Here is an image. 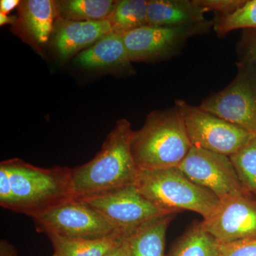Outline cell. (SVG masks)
<instances>
[{"instance_id": "6da1fadb", "label": "cell", "mask_w": 256, "mask_h": 256, "mask_svg": "<svg viewBox=\"0 0 256 256\" xmlns=\"http://www.w3.org/2000/svg\"><path fill=\"white\" fill-rule=\"evenodd\" d=\"M134 131L126 119L116 122L90 161L72 169L74 198L136 185L139 173L132 152Z\"/></svg>"}, {"instance_id": "7a4b0ae2", "label": "cell", "mask_w": 256, "mask_h": 256, "mask_svg": "<svg viewBox=\"0 0 256 256\" xmlns=\"http://www.w3.org/2000/svg\"><path fill=\"white\" fill-rule=\"evenodd\" d=\"M9 173L12 200L8 210L34 216L74 198L72 169L41 168L12 159L2 162Z\"/></svg>"}, {"instance_id": "3957f363", "label": "cell", "mask_w": 256, "mask_h": 256, "mask_svg": "<svg viewBox=\"0 0 256 256\" xmlns=\"http://www.w3.org/2000/svg\"><path fill=\"white\" fill-rule=\"evenodd\" d=\"M182 114L174 106L148 114L134 131L133 158L139 170L178 168L192 148Z\"/></svg>"}, {"instance_id": "277c9868", "label": "cell", "mask_w": 256, "mask_h": 256, "mask_svg": "<svg viewBox=\"0 0 256 256\" xmlns=\"http://www.w3.org/2000/svg\"><path fill=\"white\" fill-rule=\"evenodd\" d=\"M136 186L154 206L174 214L191 210L206 220L220 204L214 194L194 183L178 168L139 170Z\"/></svg>"}, {"instance_id": "5b68a950", "label": "cell", "mask_w": 256, "mask_h": 256, "mask_svg": "<svg viewBox=\"0 0 256 256\" xmlns=\"http://www.w3.org/2000/svg\"><path fill=\"white\" fill-rule=\"evenodd\" d=\"M37 232L70 239H102L126 235L79 198H70L32 217Z\"/></svg>"}, {"instance_id": "8992f818", "label": "cell", "mask_w": 256, "mask_h": 256, "mask_svg": "<svg viewBox=\"0 0 256 256\" xmlns=\"http://www.w3.org/2000/svg\"><path fill=\"white\" fill-rule=\"evenodd\" d=\"M182 114L192 146L230 156L254 137V133L183 100L175 101Z\"/></svg>"}, {"instance_id": "52a82bcc", "label": "cell", "mask_w": 256, "mask_h": 256, "mask_svg": "<svg viewBox=\"0 0 256 256\" xmlns=\"http://www.w3.org/2000/svg\"><path fill=\"white\" fill-rule=\"evenodd\" d=\"M78 198L99 212L109 223L126 235L160 216L174 214L152 204L140 193L136 185Z\"/></svg>"}, {"instance_id": "ba28073f", "label": "cell", "mask_w": 256, "mask_h": 256, "mask_svg": "<svg viewBox=\"0 0 256 256\" xmlns=\"http://www.w3.org/2000/svg\"><path fill=\"white\" fill-rule=\"evenodd\" d=\"M178 168L220 201L248 193L242 188L230 156L192 146Z\"/></svg>"}, {"instance_id": "9c48e42d", "label": "cell", "mask_w": 256, "mask_h": 256, "mask_svg": "<svg viewBox=\"0 0 256 256\" xmlns=\"http://www.w3.org/2000/svg\"><path fill=\"white\" fill-rule=\"evenodd\" d=\"M202 226L220 244L256 238V198L249 193L220 201Z\"/></svg>"}, {"instance_id": "30bf717a", "label": "cell", "mask_w": 256, "mask_h": 256, "mask_svg": "<svg viewBox=\"0 0 256 256\" xmlns=\"http://www.w3.org/2000/svg\"><path fill=\"white\" fill-rule=\"evenodd\" d=\"M198 107L256 134V92L244 76L238 75L223 90L202 100Z\"/></svg>"}, {"instance_id": "8fae6325", "label": "cell", "mask_w": 256, "mask_h": 256, "mask_svg": "<svg viewBox=\"0 0 256 256\" xmlns=\"http://www.w3.org/2000/svg\"><path fill=\"white\" fill-rule=\"evenodd\" d=\"M202 24L178 28L146 25L121 35L131 62H140L168 54L192 34L198 32L197 28Z\"/></svg>"}, {"instance_id": "7c38bea8", "label": "cell", "mask_w": 256, "mask_h": 256, "mask_svg": "<svg viewBox=\"0 0 256 256\" xmlns=\"http://www.w3.org/2000/svg\"><path fill=\"white\" fill-rule=\"evenodd\" d=\"M114 32L108 20L70 21L62 20L57 24L54 36L56 50L60 58L67 60L74 54L92 46L100 38Z\"/></svg>"}, {"instance_id": "4fadbf2b", "label": "cell", "mask_w": 256, "mask_h": 256, "mask_svg": "<svg viewBox=\"0 0 256 256\" xmlns=\"http://www.w3.org/2000/svg\"><path fill=\"white\" fill-rule=\"evenodd\" d=\"M206 12L194 0H150L148 5V25L178 28L204 22Z\"/></svg>"}, {"instance_id": "5bb4252c", "label": "cell", "mask_w": 256, "mask_h": 256, "mask_svg": "<svg viewBox=\"0 0 256 256\" xmlns=\"http://www.w3.org/2000/svg\"><path fill=\"white\" fill-rule=\"evenodd\" d=\"M174 214L160 216L124 236L130 256H165V240Z\"/></svg>"}, {"instance_id": "9a60e30c", "label": "cell", "mask_w": 256, "mask_h": 256, "mask_svg": "<svg viewBox=\"0 0 256 256\" xmlns=\"http://www.w3.org/2000/svg\"><path fill=\"white\" fill-rule=\"evenodd\" d=\"M76 60L79 65L87 68L126 66L131 62L122 35L114 32L82 50Z\"/></svg>"}, {"instance_id": "2e32d148", "label": "cell", "mask_w": 256, "mask_h": 256, "mask_svg": "<svg viewBox=\"0 0 256 256\" xmlns=\"http://www.w3.org/2000/svg\"><path fill=\"white\" fill-rule=\"evenodd\" d=\"M20 20L30 36L38 44L46 43L60 14L58 3L52 0H26L18 4Z\"/></svg>"}, {"instance_id": "e0dca14e", "label": "cell", "mask_w": 256, "mask_h": 256, "mask_svg": "<svg viewBox=\"0 0 256 256\" xmlns=\"http://www.w3.org/2000/svg\"><path fill=\"white\" fill-rule=\"evenodd\" d=\"M54 252L60 256H106L122 242L124 236L102 239H70L47 235Z\"/></svg>"}, {"instance_id": "ac0fdd59", "label": "cell", "mask_w": 256, "mask_h": 256, "mask_svg": "<svg viewBox=\"0 0 256 256\" xmlns=\"http://www.w3.org/2000/svg\"><path fill=\"white\" fill-rule=\"evenodd\" d=\"M220 245L200 222L182 236L166 256H220Z\"/></svg>"}, {"instance_id": "d6986e66", "label": "cell", "mask_w": 256, "mask_h": 256, "mask_svg": "<svg viewBox=\"0 0 256 256\" xmlns=\"http://www.w3.org/2000/svg\"><path fill=\"white\" fill-rule=\"evenodd\" d=\"M116 2L112 0H68L58 3L63 20L104 21L110 18Z\"/></svg>"}, {"instance_id": "ffe728a7", "label": "cell", "mask_w": 256, "mask_h": 256, "mask_svg": "<svg viewBox=\"0 0 256 256\" xmlns=\"http://www.w3.org/2000/svg\"><path fill=\"white\" fill-rule=\"evenodd\" d=\"M148 5L146 0L118 1L108 18L114 32L124 34L148 25Z\"/></svg>"}, {"instance_id": "44dd1931", "label": "cell", "mask_w": 256, "mask_h": 256, "mask_svg": "<svg viewBox=\"0 0 256 256\" xmlns=\"http://www.w3.org/2000/svg\"><path fill=\"white\" fill-rule=\"evenodd\" d=\"M242 188L256 197V134L240 150L230 156Z\"/></svg>"}, {"instance_id": "7402d4cb", "label": "cell", "mask_w": 256, "mask_h": 256, "mask_svg": "<svg viewBox=\"0 0 256 256\" xmlns=\"http://www.w3.org/2000/svg\"><path fill=\"white\" fill-rule=\"evenodd\" d=\"M256 28V0L246 2L232 14L224 18L216 25L218 36H223L236 30Z\"/></svg>"}, {"instance_id": "603a6c76", "label": "cell", "mask_w": 256, "mask_h": 256, "mask_svg": "<svg viewBox=\"0 0 256 256\" xmlns=\"http://www.w3.org/2000/svg\"><path fill=\"white\" fill-rule=\"evenodd\" d=\"M195 3L206 12L216 11L226 16L240 8L246 1L242 0H194Z\"/></svg>"}, {"instance_id": "cb8c5ba5", "label": "cell", "mask_w": 256, "mask_h": 256, "mask_svg": "<svg viewBox=\"0 0 256 256\" xmlns=\"http://www.w3.org/2000/svg\"><path fill=\"white\" fill-rule=\"evenodd\" d=\"M220 244V256H256V238Z\"/></svg>"}, {"instance_id": "d4e9b609", "label": "cell", "mask_w": 256, "mask_h": 256, "mask_svg": "<svg viewBox=\"0 0 256 256\" xmlns=\"http://www.w3.org/2000/svg\"><path fill=\"white\" fill-rule=\"evenodd\" d=\"M0 256H18L15 248L6 240L0 242Z\"/></svg>"}, {"instance_id": "484cf974", "label": "cell", "mask_w": 256, "mask_h": 256, "mask_svg": "<svg viewBox=\"0 0 256 256\" xmlns=\"http://www.w3.org/2000/svg\"><path fill=\"white\" fill-rule=\"evenodd\" d=\"M18 0H1L0 2V12L1 14H8L13 9L18 6Z\"/></svg>"}, {"instance_id": "4316f807", "label": "cell", "mask_w": 256, "mask_h": 256, "mask_svg": "<svg viewBox=\"0 0 256 256\" xmlns=\"http://www.w3.org/2000/svg\"><path fill=\"white\" fill-rule=\"evenodd\" d=\"M106 256H130L124 238L118 245L116 246Z\"/></svg>"}, {"instance_id": "83f0119b", "label": "cell", "mask_w": 256, "mask_h": 256, "mask_svg": "<svg viewBox=\"0 0 256 256\" xmlns=\"http://www.w3.org/2000/svg\"><path fill=\"white\" fill-rule=\"evenodd\" d=\"M16 22L15 16H8V14H1L0 13V24H6L14 23Z\"/></svg>"}, {"instance_id": "f1b7e54d", "label": "cell", "mask_w": 256, "mask_h": 256, "mask_svg": "<svg viewBox=\"0 0 256 256\" xmlns=\"http://www.w3.org/2000/svg\"><path fill=\"white\" fill-rule=\"evenodd\" d=\"M254 62H255V64H256V48L255 50H254Z\"/></svg>"}, {"instance_id": "f546056e", "label": "cell", "mask_w": 256, "mask_h": 256, "mask_svg": "<svg viewBox=\"0 0 256 256\" xmlns=\"http://www.w3.org/2000/svg\"><path fill=\"white\" fill-rule=\"evenodd\" d=\"M52 256H58V254H56V252H54V255Z\"/></svg>"}]
</instances>
